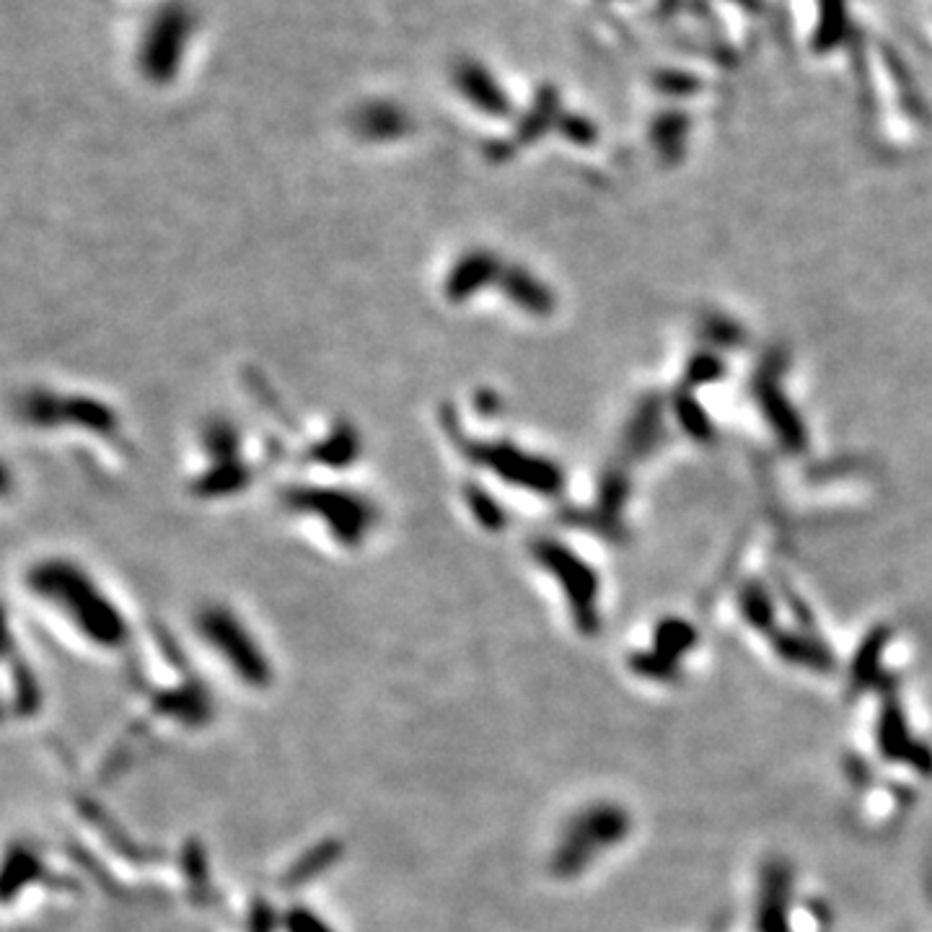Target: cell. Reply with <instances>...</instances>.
I'll return each mask as SVG.
<instances>
[{
  "instance_id": "ba28073f",
  "label": "cell",
  "mask_w": 932,
  "mask_h": 932,
  "mask_svg": "<svg viewBox=\"0 0 932 932\" xmlns=\"http://www.w3.org/2000/svg\"><path fill=\"white\" fill-rule=\"evenodd\" d=\"M350 130L363 143H396L413 135L415 120L405 105L394 99L373 97L352 109Z\"/></svg>"
},
{
  "instance_id": "8fae6325",
  "label": "cell",
  "mask_w": 932,
  "mask_h": 932,
  "mask_svg": "<svg viewBox=\"0 0 932 932\" xmlns=\"http://www.w3.org/2000/svg\"><path fill=\"white\" fill-rule=\"evenodd\" d=\"M884 648H886V635L873 633L868 640L863 643V648L857 650L855 664H853V687L857 692H865V689H884L889 687L886 681L884 669H880V658H884Z\"/></svg>"
},
{
  "instance_id": "6da1fadb",
  "label": "cell",
  "mask_w": 932,
  "mask_h": 932,
  "mask_svg": "<svg viewBox=\"0 0 932 932\" xmlns=\"http://www.w3.org/2000/svg\"><path fill=\"white\" fill-rule=\"evenodd\" d=\"M24 589L91 650L117 653L130 645L132 625L120 599L73 557H42L26 570Z\"/></svg>"
},
{
  "instance_id": "4fadbf2b",
  "label": "cell",
  "mask_w": 932,
  "mask_h": 932,
  "mask_svg": "<svg viewBox=\"0 0 932 932\" xmlns=\"http://www.w3.org/2000/svg\"><path fill=\"white\" fill-rule=\"evenodd\" d=\"M629 669H633L637 677L650 679V681H673L679 677V664H671L669 658H664L660 653H635L633 658H629Z\"/></svg>"
},
{
  "instance_id": "277c9868",
  "label": "cell",
  "mask_w": 932,
  "mask_h": 932,
  "mask_svg": "<svg viewBox=\"0 0 932 932\" xmlns=\"http://www.w3.org/2000/svg\"><path fill=\"white\" fill-rule=\"evenodd\" d=\"M633 834V813L622 803L593 801L570 813L557 832L549 849L547 868L557 880H575L591 870V865L625 845Z\"/></svg>"
},
{
  "instance_id": "7c38bea8",
  "label": "cell",
  "mask_w": 932,
  "mask_h": 932,
  "mask_svg": "<svg viewBox=\"0 0 932 932\" xmlns=\"http://www.w3.org/2000/svg\"><path fill=\"white\" fill-rule=\"evenodd\" d=\"M697 645V633L687 622L681 619H666L660 622L656 629V653L664 658H669L671 664H679Z\"/></svg>"
},
{
  "instance_id": "30bf717a",
  "label": "cell",
  "mask_w": 932,
  "mask_h": 932,
  "mask_svg": "<svg viewBox=\"0 0 932 932\" xmlns=\"http://www.w3.org/2000/svg\"><path fill=\"white\" fill-rule=\"evenodd\" d=\"M775 650L785 664L801 666V669L826 673L834 669V656L821 645L816 637L809 635H777L775 637Z\"/></svg>"
},
{
  "instance_id": "5b68a950",
  "label": "cell",
  "mask_w": 932,
  "mask_h": 932,
  "mask_svg": "<svg viewBox=\"0 0 932 932\" xmlns=\"http://www.w3.org/2000/svg\"><path fill=\"white\" fill-rule=\"evenodd\" d=\"M449 84L457 94L461 105L472 109L474 114L482 117H508L511 112V99L505 91L503 80L497 78V73L490 68L482 57L476 55H459L451 63Z\"/></svg>"
},
{
  "instance_id": "7a4b0ae2",
  "label": "cell",
  "mask_w": 932,
  "mask_h": 932,
  "mask_svg": "<svg viewBox=\"0 0 932 932\" xmlns=\"http://www.w3.org/2000/svg\"><path fill=\"white\" fill-rule=\"evenodd\" d=\"M200 13L189 0H161L145 13L132 47V65L143 84L168 88L185 73L193 57Z\"/></svg>"
},
{
  "instance_id": "3957f363",
  "label": "cell",
  "mask_w": 932,
  "mask_h": 932,
  "mask_svg": "<svg viewBox=\"0 0 932 932\" xmlns=\"http://www.w3.org/2000/svg\"><path fill=\"white\" fill-rule=\"evenodd\" d=\"M197 640L249 692H267L275 684V660L260 635L237 608L210 601L197 608L193 619Z\"/></svg>"
},
{
  "instance_id": "9c48e42d",
  "label": "cell",
  "mask_w": 932,
  "mask_h": 932,
  "mask_svg": "<svg viewBox=\"0 0 932 932\" xmlns=\"http://www.w3.org/2000/svg\"><path fill=\"white\" fill-rule=\"evenodd\" d=\"M792 868L782 857L761 865L757 893V932H792Z\"/></svg>"
},
{
  "instance_id": "8992f818",
  "label": "cell",
  "mask_w": 932,
  "mask_h": 932,
  "mask_svg": "<svg viewBox=\"0 0 932 932\" xmlns=\"http://www.w3.org/2000/svg\"><path fill=\"white\" fill-rule=\"evenodd\" d=\"M876 741L880 757L886 761H897V765L914 769L917 775L932 777V748L914 736L897 694H886L880 704Z\"/></svg>"
},
{
  "instance_id": "52a82bcc",
  "label": "cell",
  "mask_w": 932,
  "mask_h": 932,
  "mask_svg": "<svg viewBox=\"0 0 932 932\" xmlns=\"http://www.w3.org/2000/svg\"><path fill=\"white\" fill-rule=\"evenodd\" d=\"M537 560H545L547 570L557 578V583H562L564 599H568L575 627L581 629L583 635L596 633L601 625L599 608H596V596H599L596 575H593L583 562H578L575 557L557 547L549 549V552H537Z\"/></svg>"
},
{
  "instance_id": "5bb4252c",
  "label": "cell",
  "mask_w": 932,
  "mask_h": 932,
  "mask_svg": "<svg viewBox=\"0 0 932 932\" xmlns=\"http://www.w3.org/2000/svg\"><path fill=\"white\" fill-rule=\"evenodd\" d=\"M741 608H744V616L748 619V625L757 627L759 633H772V629H775V608H772V604H769V599L765 596V591L748 589L744 593V601H741Z\"/></svg>"
}]
</instances>
